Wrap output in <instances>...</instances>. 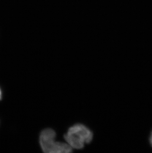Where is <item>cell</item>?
Returning a JSON list of instances; mask_svg holds the SVG:
<instances>
[{
  "mask_svg": "<svg viewBox=\"0 0 152 153\" xmlns=\"http://www.w3.org/2000/svg\"><path fill=\"white\" fill-rule=\"evenodd\" d=\"M64 138L73 149H82L85 144H89L93 138L91 130L84 124L77 123L71 126Z\"/></svg>",
  "mask_w": 152,
  "mask_h": 153,
  "instance_id": "cell-1",
  "label": "cell"
},
{
  "mask_svg": "<svg viewBox=\"0 0 152 153\" xmlns=\"http://www.w3.org/2000/svg\"><path fill=\"white\" fill-rule=\"evenodd\" d=\"M56 136V132L52 129L49 128L42 130L39 142L44 153H69L73 151V148L67 143L55 141Z\"/></svg>",
  "mask_w": 152,
  "mask_h": 153,
  "instance_id": "cell-2",
  "label": "cell"
},
{
  "mask_svg": "<svg viewBox=\"0 0 152 153\" xmlns=\"http://www.w3.org/2000/svg\"><path fill=\"white\" fill-rule=\"evenodd\" d=\"M1 90L0 89V100L1 99Z\"/></svg>",
  "mask_w": 152,
  "mask_h": 153,
  "instance_id": "cell-3",
  "label": "cell"
},
{
  "mask_svg": "<svg viewBox=\"0 0 152 153\" xmlns=\"http://www.w3.org/2000/svg\"><path fill=\"white\" fill-rule=\"evenodd\" d=\"M150 142H151V144L152 146V134L151 135V138H150Z\"/></svg>",
  "mask_w": 152,
  "mask_h": 153,
  "instance_id": "cell-4",
  "label": "cell"
}]
</instances>
